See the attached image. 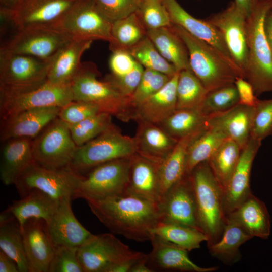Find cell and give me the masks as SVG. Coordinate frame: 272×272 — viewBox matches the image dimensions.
<instances>
[{"mask_svg": "<svg viewBox=\"0 0 272 272\" xmlns=\"http://www.w3.org/2000/svg\"><path fill=\"white\" fill-rule=\"evenodd\" d=\"M86 202L110 231L138 242L150 241V231L160 222L158 204L127 193Z\"/></svg>", "mask_w": 272, "mask_h": 272, "instance_id": "cell-1", "label": "cell"}, {"mask_svg": "<svg viewBox=\"0 0 272 272\" xmlns=\"http://www.w3.org/2000/svg\"><path fill=\"white\" fill-rule=\"evenodd\" d=\"M271 0H259L246 18L247 61L245 78L257 96L272 92V54L264 30V21Z\"/></svg>", "mask_w": 272, "mask_h": 272, "instance_id": "cell-2", "label": "cell"}, {"mask_svg": "<svg viewBox=\"0 0 272 272\" xmlns=\"http://www.w3.org/2000/svg\"><path fill=\"white\" fill-rule=\"evenodd\" d=\"M172 27L184 42L188 53L191 71L208 92L234 84L244 76L240 69L216 48L194 37L177 25Z\"/></svg>", "mask_w": 272, "mask_h": 272, "instance_id": "cell-3", "label": "cell"}, {"mask_svg": "<svg viewBox=\"0 0 272 272\" xmlns=\"http://www.w3.org/2000/svg\"><path fill=\"white\" fill-rule=\"evenodd\" d=\"M192 187L198 222L208 237V245L218 242L222 235L226 214L223 189L207 161L196 166L189 175Z\"/></svg>", "mask_w": 272, "mask_h": 272, "instance_id": "cell-4", "label": "cell"}, {"mask_svg": "<svg viewBox=\"0 0 272 272\" xmlns=\"http://www.w3.org/2000/svg\"><path fill=\"white\" fill-rule=\"evenodd\" d=\"M99 75L94 63L82 62L71 84L74 100L92 103L101 112L109 113L123 122L133 120L134 109L130 99L122 95L108 81L99 80Z\"/></svg>", "mask_w": 272, "mask_h": 272, "instance_id": "cell-5", "label": "cell"}, {"mask_svg": "<svg viewBox=\"0 0 272 272\" xmlns=\"http://www.w3.org/2000/svg\"><path fill=\"white\" fill-rule=\"evenodd\" d=\"M135 153L133 137L123 134L113 123L94 139L77 147L69 167L85 176L98 165Z\"/></svg>", "mask_w": 272, "mask_h": 272, "instance_id": "cell-6", "label": "cell"}, {"mask_svg": "<svg viewBox=\"0 0 272 272\" xmlns=\"http://www.w3.org/2000/svg\"><path fill=\"white\" fill-rule=\"evenodd\" d=\"M52 60L0 52V96L28 91L44 84Z\"/></svg>", "mask_w": 272, "mask_h": 272, "instance_id": "cell-7", "label": "cell"}, {"mask_svg": "<svg viewBox=\"0 0 272 272\" xmlns=\"http://www.w3.org/2000/svg\"><path fill=\"white\" fill-rule=\"evenodd\" d=\"M73 39L51 26H28L13 29L1 45L0 52L51 60Z\"/></svg>", "mask_w": 272, "mask_h": 272, "instance_id": "cell-8", "label": "cell"}, {"mask_svg": "<svg viewBox=\"0 0 272 272\" xmlns=\"http://www.w3.org/2000/svg\"><path fill=\"white\" fill-rule=\"evenodd\" d=\"M131 157L113 160L93 168L81 179L73 199L97 200L125 193Z\"/></svg>", "mask_w": 272, "mask_h": 272, "instance_id": "cell-9", "label": "cell"}, {"mask_svg": "<svg viewBox=\"0 0 272 272\" xmlns=\"http://www.w3.org/2000/svg\"><path fill=\"white\" fill-rule=\"evenodd\" d=\"M83 176L69 166L51 169L33 162L21 173L14 185L21 197L36 189L59 201L68 196L73 199Z\"/></svg>", "mask_w": 272, "mask_h": 272, "instance_id": "cell-10", "label": "cell"}, {"mask_svg": "<svg viewBox=\"0 0 272 272\" xmlns=\"http://www.w3.org/2000/svg\"><path fill=\"white\" fill-rule=\"evenodd\" d=\"M112 24L94 0H78L51 26L73 39L100 40L110 43Z\"/></svg>", "mask_w": 272, "mask_h": 272, "instance_id": "cell-11", "label": "cell"}, {"mask_svg": "<svg viewBox=\"0 0 272 272\" xmlns=\"http://www.w3.org/2000/svg\"><path fill=\"white\" fill-rule=\"evenodd\" d=\"M77 148L69 125L57 117L32 140L34 162L51 169L67 167Z\"/></svg>", "mask_w": 272, "mask_h": 272, "instance_id": "cell-12", "label": "cell"}, {"mask_svg": "<svg viewBox=\"0 0 272 272\" xmlns=\"http://www.w3.org/2000/svg\"><path fill=\"white\" fill-rule=\"evenodd\" d=\"M140 252L132 251L111 233L92 234L77 250L84 272H109L116 264Z\"/></svg>", "mask_w": 272, "mask_h": 272, "instance_id": "cell-13", "label": "cell"}, {"mask_svg": "<svg viewBox=\"0 0 272 272\" xmlns=\"http://www.w3.org/2000/svg\"><path fill=\"white\" fill-rule=\"evenodd\" d=\"M74 101L71 85H56L46 81L34 89L0 96V115L4 118L24 110L42 107H62Z\"/></svg>", "mask_w": 272, "mask_h": 272, "instance_id": "cell-14", "label": "cell"}, {"mask_svg": "<svg viewBox=\"0 0 272 272\" xmlns=\"http://www.w3.org/2000/svg\"><path fill=\"white\" fill-rule=\"evenodd\" d=\"M206 20L219 32L232 59L245 78L247 61L246 17L232 2L225 9Z\"/></svg>", "mask_w": 272, "mask_h": 272, "instance_id": "cell-15", "label": "cell"}, {"mask_svg": "<svg viewBox=\"0 0 272 272\" xmlns=\"http://www.w3.org/2000/svg\"><path fill=\"white\" fill-rule=\"evenodd\" d=\"M159 207L160 222L180 224L201 231L189 175L185 174L165 193Z\"/></svg>", "mask_w": 272, "mask_h": 272, "instance_id": "cell-16", "label": "cell"}, {"mask_svg": "<svg viewBox=\"0 0 272 272\" xmlns=\"http://www.w3.org/2000/svg\"><path fill=\"white\" fill-rule=\"evenodd\" d=\"M21 231L29 272H48L56 246L46 221L28 219Z\"/></svg>", "mask_w": 272, "mask_h": 272, "instance_id": "cell-17", "label": "cell"}, {"mask_svg": "<svg viewBox=\"0 0 272 272\" xmlns=\"http://www.w3.org/2000/svg\"><path fill=\"white\" fill-rule=\"evenodd\" d=\"M61 108L48 106L31 108L1 118V141L3 142L18 138L33 140L58 117Z\"/></svg>", "mask_w": 272, "mask_h": 272, "instance_id": "cell-18", "label": "cell"}, {"mask_svg": "<svg viewBox=\"0 0 272 272\" xmlns=\"http://www.w3.org/2000/svg\"><path fill=\"white\" fill-rule=\"evenodd\" d=\"M78 0H23L9 16L13 29L52 26Z\"/></svg>", "mask_w": 272, "mask_h": 272, "instance_id": "cell-19", "label": "cell"}, {"mask_svg": "<svg viewBox=\"0 0 272 272\" xmlns=\"http://www.w3.org/2000/svg\"><path fill=\"white\" fill-rule=\"evenodd\" d=\"M261 142L250 138L242 149L238 164L223 190L224 207L227 216L252 192L250 188L251 168Z\"/></svg>", "mask_w": 272, "mask_h": 272, "instance_id": "cell-20", "label": "cell"}, {"mask_svg": "<svg viewBox=\"0 0 272 272\" xmlns=\"http://www.w3.org/2000/svg\"><path fill=\"white\" fill-rule=\"evenodd\" d=\"M150 241L152 249L147 254V262L154 271L213 272L218 269L217 267H200L190 260L188 251L155 235H151Z\"/></svg>", "mask_w": 272, "mask_h": 272, "instance_id": "cell-21", "label": "cell"}, {"mask_svg": "<svg viewBox=\"0 0 272 272\" xmlns=\"http://www.w3.org/2000/svg\"><path fill=\"white\" fill-rule=\"evenodd\" d=\"M72 200L70 196L61 199L57 210L47 223L55 246L78 247L92 235L75 216L71 207Z\"/></svg>", "mask_w": 272, "mask_h": 272, "instance_id": "cell-22", "label": "cell"}, {"mask_svg": "<svg viewBox=\"0 0 272 272\" xmlns=\"http://www.w3.org/2000/svg\"><path fill=\"white\" fill-rule=\"evenodd\" d=\"M136 121L138 126L133 137L136 153L160 165L172 151L178 140L156 124Z\"/></svg>", "mask_w": 272, "mask_h": 272, "instance_id": "cell-23", "label": "cell"}, {"mask_svg": "<svg viewBox=\"0 0 272 272\" xmlns=\"http://www.w3.org/2000/svg\"><path fill=\"white\" fill-rule=\"evenodd\" d=\"M255 107L238 104L208 117L207 125L220 130L243 149L251 137Z\"/></svg>", "mask_w": 272, "mask_h": 272, "instance_id": "cell-24", "label": "cell"}, {"mask_svg": "<svg viewBox=\"0 0 272 272\" xmlns=\"http://www.w3.org/2000/svg\"><path fill=\"white\" fill-rule=\"evenodd\" d=\"M162 1L172 24L180 26L194 37L212 45L234 63L220 33L212 24L206 19L191 15L177 0Z\"/></svg>", "mask_w": 272, "mask_h": 272, "instance_id": "cell-25", "label": "cell"}, {"mask_svg": "<svg viewBox=\"0 0 272 272\" xmlns=\"http://www.w3.org/2000/svg\"><path fill=\"white\" fill-rule=\"evenodd\" d=\"M179 72L159 91L134 108L133 119L158 124L176 110L177 85Z\"/></svg>", "mask_w": 272, "mask_h": 272, "instance_id": "cell-26", "label": "cell"}, {"mask_svg": "<svg viewBox=\"0 0 272 272\" xmlns=\"http://www.w3.org/2000/svg\"><path fill=\"white\" fill-rule=\"evenodd\" d=\"M158 166L137 153L133 155L126 193L159 205L161 195Z\"/></svg>", "mask_w": 272, "mask_h": 272, "instance_id": "cell-27", "label": "cell"}, {"mask_svg": "<svg viewBox=\"0 0 272 272\" xmlns=\"http://www.w3.org/2000/svg\"><path fill=\"white\" fill-rule=\"evenodd\" d=\"M93 41L72 39L53 57L47 81L56 85H71L78 73L81 57Z\"/></svg>", "mask_w": 272, "mask_h": 272, "instance_id": "cell-28", "label": "cell"}, {"mask_svg": "<svg viewBox=\"0 0 272 272\" xmlns=\"http://www.w3.org/2000/svg\"><path fill=\"white\" fill-rule=\"evenodd\" d=\"M0 162V178L5 185L14 184L25 169L34 162L32 140L14 138L3 142Z\"/></svg>", "mask_w": 272, "mask_h": 272, "instance_id": "cell-29", "label": "cell"}, {"mask_svg": "<svg viewBox=\"0 0 272 272\" xmlns=\"http://www.w3.org/2000/svg\"><path fill=\"white\" fill-rule=\"evenodd\" d=\"M60 201L35 189L13 201L4 211L15 217L21 229L26 221L31 218L42 219L47 223L57 210Z\"/></svg>", "mask_w": 272, "mask_h": 272, "instance_id": "cell-30", "label": "cell"}, {"mask_svg": "<svg viewBox=\"0 0 272 272\" xmlns=\"http://www.w3.org/2000/svg\"><path fill=\"white\" fill-rule=\"evenodd\" d=\"M253 238L267 239L270 234V216L264 203L252 193L228 214Z\"/></svg>", "mask_w": 272, "mask_h": 272, "instance_id": "cell-31", "label": "cell"}, {"mask_svg": "<svg viewBox=\"0 0 272 272\" xmlns=\"http://www.w3.org/2000/svg\"><path fill=\"white\" fill-rule=\"evenodd\" d=\"M147 36L161 55L178 72L190 70L187 47L172 25L147 30Z\"/></svg>", "mask_w": 272, "mask_h": 272, "instance_id": "cell-32", "label": "cell"}, {"mask_svg": "<svg viewBox=\"0 0 272 272\" xmlns=\"http://www.w3.org/2000/svg\"><path fill=\"white\" fill-rule=\"evenodd\" d=\"M203 128L179 140L171 153L158 165L161 199L165 193L185 175L189 146Z\"/></svg>", "mask_w": 272, "mask_h": 272, "instance_id": "cell-33", "label": "cell"}, {"mask_svg": "<svg viewBox=\"0 0 272 272\" xmlns=\"http://www.w3.org/2000/svg\"><path fill=\"white\" fill-rule=\"evenodd\" d=\"M252 237L234 219L226 216L220 240L208 245L209 252L226 264H233L241 258L240 247Z\"/></svg>", "mask_w": 272, "mask_h": 272, "instance_id": "cell-34", "label": "cell"}, {"mask_svg": "<svg viewBox=\"0 0 272 272\" xmlns=\"http://www.w3.org/2000/svg\"><path fill=\"white\" fill-rule=\"evenodd\" d=\"M1 250L17 263L19 272H29L22 233L19 223L11 214H0Z\"/></svg>", "mask_w": 272, "mask_h": 272, "instance_id": "cell-35", "label": "cell"}, {"mask_svg": "<svg viewBox=\"0 0 272 272\" xmlns=\"http://www.w3.org/2000/svg\"><path fill=\"white\" fill-rule=\"evenodd\" d=\"M227 139L220 130L206 125L189 146L185 174L189 175L196 166L208 161Z\"/></svg>", "mask_w": 272, "mask_h": 272, "instance_id": "cell-36", "label": "cell"}, {"mask_svg": "<svg viewBox=\"0 0 272 272\" xmlns=\"http://www.w3.org/2000/svg\"><path fill=\"white\" fill-rule=\"evenodd\" d=\"M208 118L199 108L176 109L157 125L178 141L205 127Z\"/></svg>", "mask_w": 272, "mask_h": 272, "instance_id": "cell-37", "label": "cell"}, {"mask_svg": "<svg viewBox=\"0 0 272 272\" xmlns=\"http://www.w3.org/2000/svg\"><path fill=\"white\" fill-rule=\"evenodd\" d=\"M241 150L235 142L227 139L207 161L223 190L238 164Z\"/></svg>", "mask_w": 272, "mask_h": 272, "instance_id": "cell-38", "label": "cell"}, {"mask_svg": "<svg viewBox=\"0 0 272 272\" xmlns=\"http://www.w3.org/2000/svg\"><path fill=\"white\" fill-rule=\"evenodd\" d=\"M150 233L188 251L199 248L202 242L208 241L207 236L202 231L174 223L159 222L150 231Z\"/></svg>", "mask_w": 272, "mask_h": 272, "instance_id": "cell-39", "label": "cell"}, {"mask_svg": "<svg viewBox=\"0 0 272 272\" xmlns=\"http://www.w3.org/2000/svg\"><path fill=\"white\" fill-rule=\"evenodd\" d=\"M112 41L111 51L123 49L128 51L147 36V30L135 13L112 23Z\"/></svg>", "mask_w": 272, "mask_h": 272, "instance_id": "cell-40", "label": "cell"}, {"mask_svg": "<svg viewBox=\"0 0 272 272\" xmlns=\"http://www.w3.org/2000/svg\"><path fill=\"white\" fill-rule=\"evenodd\" d=\"M207 93L206 88L191 70L179 72L176 109L199 108Z\"/></svg>", "mask_w": 272, "mask_h": 272, "instance_id": "cell-41", "label": "cell"}, {"mask_svg": "<svg viewBox=\"0 0 272 272\" xmlns=\"http://www.w3.org/2000/svg\"><path fill=\"white\" fill-rule=\"evenodd\" d=\"M128 51L144 69L157 71L171 77L179 72L161 55L147 36Z\"/></svg>", "mask_w": 272, "mask_h": 272, "instance_id": "cell-42", "label": "cell"}, {"mask_svg": "<svg viewBox=\"0 0 272 272\" xmlns=\"http://www.w3.org/2000/svg\"><path fill=\"white\" fill-rule=\"evenodd\" d=\"M112 115L101 112L77 123L69 126L71 136L77 147L94 139L113 123Z\"/></svg>", "mask_w": 272, "mask_h": 272, "instance_id": "cell-43", "label": "cell"}, {"mask_svg": "<svg viewBox=\"0 0 272 272\" xmlns=\"http://www.w3.org/2000/svg\"><path fill=\"white\" fill-rule=\"evenodd\" d=\"M239 102L238 92L234 83L208 92L199 108L209 117L228 110Z\"/></svg>", "mask_w": 272, "mask_h": 272, "instance_id": "cell-44", "label": "cell"}, {"mask_svg": "<svg viewBox=\"0 0 272 272\" xmlns=\"http://www.w3.org/2000/svg\"><path fill=\"white\" fill-rule=\"evenodd\" d=\"M135 13L147 31L172 24L162 0H140Z\"/></svg>", "mask_w": 272, "mask_h": 272, "instance_id": "cell-45", "label": "cell"}, {"mask_svg": "<svg viewBox=\"0 0 272 272\" xmlns=\"http://www.w3.org/2000/svg\"><path fill=\"white\" fill-rule=\"evenodd\" d=\"M171 78L162 73L144 69L140 83L130 97L133 109L143 100L161 89Z\"/></svg>", "mask_w": 272, "mask_h": 272, "instance_id": "cell-46", "label": "cell"}, {"mask_svg": "<svg viewBox=\"0 0 272 272\" xmlns=\"http://www.w3.org/2000/svg\"><path fill=\"white\" fill-rule=\"evenodd\" d=\"M272 134V99L259 100L255 107L251 137L262 141Z\"/></svg>", "mask_w": 272, "mask_h": 272, "instance_id": "cell-47", "label": "cell"}, {"mask_svg": "<svg viewBox=\"0 0 272 272\" xmlns=\"http://www.w3.org/2000/svg\"><path fill=\"white\" fill-rule=\"evenodd\" d=\"M77 250V247L56 246L48 272H84L78 257Z\"/></svg>", "mask_w": 272, "mask_h": 272, "instance_id": "cell-48", "label": "cell"}, {"mask_svg": "<svg viewBox=\"0 0 272 272\" xmlns=\"http://www.w3.org/2000/svg\"><path fill=\"white\" fill-rule=\"evenodd\" d=\"M101 112L92 103L74 100L61 108L58 117L70 126Z\"/></svg>", "mask_w": 272, "mask_h": 272, "instance_id": "cell-49", "label": "cell"}, {"mask_svg": "<svg viewBox=\"0 0 272 272\" xmlns=\"http://www.w3.org/2000/svg\"><path fill=\"white\" fill-rule=\"evenodd\" d=\"M103 14L112 23L137 11L140 0H94Z\"/></svg>", "mask_w": 272, "mask_h": 272, "instance_id": "cell-50", "label": "cell"}, {"mask_svg": "<svg viewBox=\"0 0 272 272\" xmlns=\"http://www.w3.org/2000/svg\"><path fill=\"white\" fill-rule=\"evenodd\" d=\"M144 68L139 64L129 74L122 77H117L107 75L104 80L112 84L124 96L130 99V97L141 79Z\"/></svg>", "mask_w": 272, "mask_h": 272, "instance_id": "cell-51", "label": "cell"}, {"mask_svg": "<svg viewBox=\"0 0 272 272\" xmlns=\"http://www.w3.org/2000/svg\"><path fill=\"white\" fill-rule=\"evenodd\" d=\"M111 52L109 64L110 74L114 77L126 75L140 64L127 50L116 49Z\"/></svg>", "mask_w": 272, "mask_h": 272, "instance_id": "cell-52", "label": "cell"}, {"mask_svg": "<svg viewBox=\"0 0 272 272\" xmlns=\"http://www.w3.org/2000/svg\"><path fill=\"white\" fill-rule=\"evenodd\" d=\"M234 84L239 96V104L247 106L255 107L259 99L257 98L251 83L245 78L239 77L236 78Z\"/></svg>", "mask_w": 272, "mask_h": 272, "instance_id": "cell-53", "label": "cell"}, {"mask_svg": "<svg viewBox=\"0 0 272 272\" xmlns=\"http://www.w3.org/2000/svg\"><path fill=\"white\" fill-rule=\"evenodd\" d=\"M0 272H19L16 261L0 250Z\"/></svg>", "mask_w": 272, "mask_h": 272, "instance_id": "cell-54", "label": "cell"}, {"mask_svg": "<svg viewBox=\"0 0 272 272\" xmlns=\"http://www.w3.org/2000/svg\"><path fill=\"white\" fill-rule=\"evenodd\" d=\"M259 0H234L238 8L246 18L250 14Z\"/></svg>", "mask_w": 272, "mask_h": 272, "instance_id": "cell-55", "label": "cell"}, {"mask_svg": "<svg viewBox=\"0 0 272 272\" xmlns=\"http://www.w3.org/2000/svg\"><path fill=\"white\" fill-rule=\"evenodd\" d=\"M23 0H0V14L10 16Z\"/></svg>", "mask_w": 272, "mask_h": 272, "instance_id": "cell-56", "label": "cell"}, {"mask_svg": "<svg viewBox=\"0 0 272 272\" xmlns=\"http://www.w3.org/2000/svg\"><path fill=\"white\" fill-rule=\"evenodd\" d=\"M264 30L267 40L272 54V12L267 13L264 21Z\"/></svg>", "mask_w": 272, "mask_h": 272, "instance_id": "cell-57", "label": "cell"}, {"mask_svg": "<svg viewBox=\"0 0 272 272\" xmlns=\"http://www.w3.org/2000/svg\"><path fill=\"white\" fill-rule=\"evenodd\" d=\"M153 270L149 266L147 262V254L141 258L132 266L130 272H153Z\"/></svg>", "mask_w": 272, "mask_h": 272, "instance_id": "cell-58", "label": "cell"}, {"mask_svg": "<svg viewBox=\"0 0 272 272\" xmlns=\"http://www.w3.org/2000/svg\"><path fill=\"white\" fill-rule=\"evenodd\" d=\"M270 10L272 12V0H271V6Z\"/></svg>", "mask_w": 272, "mask_h": 272, "instance_id": "cell-59", "label": "cell"}, {"mask_svg": "<svg viewBox=\"0 0 272 272\" xmlns=\"http://www.w3.org/2000/svg\"><path fill=\"white\" fill-rule=\"evenodd\" d=\"M200 1V0H199Z\"/></svg>", "mask_w": 272, "mask_h": 272, "instance_id": "cell-60", "label": "cell"}]
</instances>
